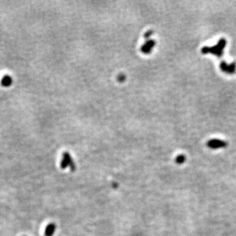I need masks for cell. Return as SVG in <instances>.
Segmentation results:
<instances>
[{
  "instance_id": "obj_1",
  "label": "cell",
  "mask_w": 236,
  "mask_h": 236,
  "mask_svg": "<svg viewBox=\"0 0 236 236\" xmlns=\"http://www.w3.org/2000/svg\"><path fill=\"white\" fill-rule=\"evenodd\" d=\"M227 44V41L224 38L220 39L217 44L216 45L209 47L205 46L201 49V53L203 55H206V54H213V55L216 56L217 57H221L223 55L224 49Z\"/></svg>"
},
{
  "instance_id": "obj_2",
  "label": "cell",
  "mask_w": 236,
  "mask_h": 236,
  "mask_svg": "<svg viewBox=\"0 0 236 236\" xmlns=\"http://www.w3.org/2000/svg\"><path fill=\"white\" fill-rule=\"evenodd\" d=\"M61 167L62 169H65L68 167H69L72 171H76V166L75 162L73 160L70 154L67 151L64 152L62 154V160L61 162Z\"/></svg>"
},
{
  "instance_id": "obj_3",
  "label": "cell",
  "mask_w": 236,
  "mask_h": 236,
  "mask_svg": "<svg viewBox=\"0 0 236 236\" xmlns=\"http://www.w3.org/2000/svg\"><path fill=\"white\" fill-rule=\"evenodd\" d=\"M220 69L224 73L232 75L236 72V64L234 62L228 64L226 61H222L220 64Z\"/></svg>"
},
{
  "instance_id": "obj_4",
  "label": "cell",
  "mask_w": 236,
  "mask_h": 236,
  "mask_svg": "<svg viewBox=\"0 0 236 236\" xmlns=\"http://www.w3.org/2000/svg\"><path fill=\"white\" fill-rule=\"evenodd\" d=\"M207 146L211 149H219L226 148L228 146L227 142L220 139H211L207 142Z\"/></svg>"
},
{
  "instance_id": "obj_5",
  "label": "cell",
  "mask_w": 236,
  "mask_h": 236,
  "mask_svg": "<svg viewBox=\"0 0 236 236\" xmlns=\"http://www.w3.org/2000/svg\"><path fill=\"white\" fill-rule=\"evenodd\" d=\"M57 226L55 223H49L45 230V236H53L55 232Z\"/></svg>"
},
{
  "instance_id": "obj_6",
  "label": "cell",
  "mask_w": 236,
  "mask_h": 236,
  "mask_svg": "<svg viewBox=\"0 0 236 236\" xmlns=\"http://www.w3.org/2000/svg\"><path fill=\"white\" fill-rule=\"evenodd\" d=\"M12 83V78L9 76H4L2 80V85L4 87H9Z\"/></svg>"
},
{
  "instance_id": "obj_7",
  "label": "cell",
  "mask_w": 236,
  "mask_h": 236,
  "mask_svg": "<svg viewBox=\"0 0 236 236\" xmlns=\"http://www.w3.org/2000/svg\"><path fill=\"white\" fill-rule=\"evenodd\" d=\"M186 159V156L184 155H183V154H181V155H178V156L176 157L175 161H176V163L177 164L182 165V164H183L184 163Z\"/></svg>"
},
{
  "instance_id": "obj_8",
  "label": "cell",
  "mask_w": 236,
  "mask_h": 236,
  "mask_svg": "<svg viewBox=\"0 0 236 236\" xmlns=\"http://www.w3.org/2000/svg\"><path fill=\"white\" fill-rule=\"evenodd\" d=\"M23 236H25V235H23Z\"/></svg>"
}]
</instances>
